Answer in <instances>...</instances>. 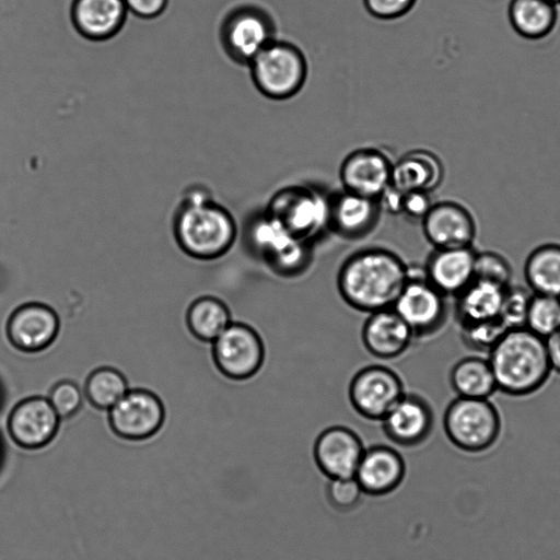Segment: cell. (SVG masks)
I'll return each mask as SVG.
<instances>
[{"instance_id": "cell-27", "label": "cell", "mask_w": 560, "mask_h": 560, "mask_svg": "<svg viewBox=\"0 0 560 560\" xmlns=\"http://www.w3.org/2000/svg\"><path fill=\"white\" fill-rule=\"evenodd\" d=\"M527 288L535 294L560 296V244L535 247L524 262Z\"/></svg>"}, {"instance_id": "cell-2", "label": "cell", "mask_w": 560, "mask_h": 560, "mask_svg": "<svg viewBox=\"0 0 560 560\" xmlns=\"http://www.w3.org/2000/svg\"><path fill=\"white\" fill-rule=\"evenodd\" d=\"M173 232L178 246L192 258L212 260L225 255L237 237L231 212L199 184L188 186L175 210Z\"/></svg>"}, {"instance_id": "cell-26", "label": "cell", "mask_w": 560, "mask_h": 560, "mask_svg": "<svg viewBox=\"0 0 560 560\" xmlns=\"http://www.w3.org/2000/svg\"><path fill=\"white\" fill-rule=\"evenodd\" d=\"M508 18L516 34L525 39L538 40L556 27L558 10L548 0H510Z\"/></svg>"}, {"instance_id": "cell-19", "label": "cell", "mask_w": 560, "mask_h": 560, "mask_svg": "<svg viewBox=\"0 0 560 560\" xmlns=\"http://www.w3.org/2000/svg\"><path fill=\"white\" fill-rule=\"evenodd\" d=\"M476 249L472 246L433 248L427 258V280L443 295H458L474 279Z\"/></svg>"}, {"instance_id": "cell-37", "label": "cell", "mask_w": 560, "mask_h": 560, "mask_svg": "<svg viewBox=\"0 0 560 560\" xmlns=\"http://www.w3.org/2000/svg\"><path fill=\"white\" fill-rule=\"evenodd\" d=\"M417 0H363L366 11L381 20H393L408 13Z\"/></svg>"}, {"instance_id": "cell-5", "label": "cell", "mask_w": 560, "mask_h": 560, "mask_svg": "<svg viewBox=\"0 0 560 560\" xmlns=\"http://www.w3.org/2000/svg\"><path fill=\"white\" fill-rule=\"evenodd\" d=\"M252 80L268 98L282 101L298 94L308 72L302 50L292 43H269L249 63Z\"/></svg>"}, {"instance_id": "cell-38", "label": "cell", "mask_w": 560, "mask_h": 560, "mask_svg": "<svg viewBox=\"0 0 560 560\" xmlns=\"http://www.w3.org/2000/svg\"><path fill=\"white\" fill-rule=\"evenodd\" d=\"M433 206L430 192L411 190L405 192L402 213L413 220H422Z\"/></svg>"}, {"instance_id": "cell-15", "label": "cell", "mask_w": 560, "mask_h": 560, "mask_svg": "<svg viewBox=\"0 0 560 560\" xmlns=\"http://www.w3.org/2000/svg\"><path fill=\"white\" fill-rule=\"evenodd\" d=\"M421 224L423 235L433 248L472 246L477 233L471 212L452 200L433 203Z\"/></svg>"}, {"instance_id": "cell-14", "label": "cell", "mask_w": 560, "mask_h": 560, "mask_svg": "<svg viewBox=\"0 0 560 560\" xmlns=\"http://www.w3.org/2000/svg\"><path fill=\"white\" fill-rule=\"evenodd\" d=\"M59 327V317L51 307L33 302L13 311L5 331L15 349L33 353L48 348L57 338Z\"/></svg>"}, {"instance_id": "cell-42", "label": "cell", "mask_w": 560, "mask_h": 560, "mask_svg": "<svg viewBox=\"0 0 560 560\" xmlns=\"http://www.w3.org/2000/svg\"><path fill=\"white\" fill-rule=\"evenodd\" d=\"M1 462H2V445H1V442H0V465H1Z\"/></svg>"}, {"instance_id": "cell-30", "label": "cell", "mask_w": 560, "mask_h": 560, "mask_svg": "<svg viewBox=\"0 0 560 560\" xmlns=\"http://www.w3.org/2000/svg\"><path fill=\"white\" fill-rule=\"evenodd\" d=\"M128 392L125 376L116 369L103 366L86 378L84 394L97 409H110Z\"/></svg>"}, {"instance_id": "cell-33", "label": "cell", "mask_w": 560, "mask_h": 560, "mask_svg": "<svg viewBox=\"0 0 560 560\" xmlns=\"http://www.w3.org/2000/svg\"><path fill=\"white\" fill-rule=\"evenodd\" d=\"M532 295L528 288L518 284L506 287L499 318L508 329L525 327Z\"/></svg>"}, {"instance_id": "cell-10", "label": "cell", "mask_w": 560, "mask_h": 560, "mask_svg": "<svg viewBox=\"0 0 560 560\" xmlns=\"http://www.w3.org/2000/svg\"><path fill=\"white\" fill-rule=\"evenodd\" d=\"M401 377L390 368L372 364L359 370L350 381L348 397L363 418L381 421L405 394Z\"/></svg>"}, {"instance_id": "cell-39", "label": "cell", "mask_w": 560, "mask_h": 560, "mask_svg": "<svg viewBox=\"0 0 560 560\" xmlns=\"http://www.w3.org/2000/svg\"><path fill=\"white\" fill-rule=\"evenodd\" d=\"M128 13L143 20L155 19L166 11L170 0H125Z\"/></svg>"}, {"instance_id": "cell-22", "label": "cell", "mask_w": 560, "mask_h": 560, "mask_svg": "<svg viewBox=\"0 0 560 560\" xmlns=\"http://www.w3.org/2000/svg\"><path fill=\"white\" fill-rule=\"evenodd\" d=\"M405 462L390 446L374 445L364 450L354 472L363 492L384 495L393 492L405 477Z\"/></svg>"}, {"instance_id": "cell-6", "label": "cell", "mask_w": 560, "mask_h": 560, "mask_svg": "<svg viewBox=\"0 0 560 560\" xmlns=\"http://www.w3.org/2000/svg\"><path fill=\"white\" fill-rule=\"evenodd\" d=\"M443 428L456 447L467 453H480L498 441L501 417L489 398L457 396L444 411Z\"/></svg>"}, {"instance_id": "cell-20", "label": "cell", "mask_w": 560, "mask_h": 560, "mask_svg": "<svg viewBox=\"0 0 560 560\" xmlns=\"http://www.w3.org/2000/svg\"><path fill=\"white\" fill-rule=\"evenodd\" d=\"M361 339L370 354L392 360L408 350L415 335L392 307L369 314L362 326Z\"/></svg>"}, {"instance_id": "cell-32", "label": "cell", "mask_w": 560, "mask_h": 560, "mask_svg": "<svg viewBox=\"0 0 560 560\" xmlns=\"http://www.w3.org/2000/svg\"><path fill=\"white\" fill-rule=\"evenodd\" d=\"M460 339L466 348L488 353L508 330L500 318L459 326Z\"/></svg>"}, {"instance_id": "cell-18", "label": "cell", "mask_w": 560, "mask_h": 560, "mask_svg": "<svg viewBox=\"0 0 560 560\" xmlns=\"http://www.w3.org/2000/svg\"><path fill=\"white\" fill-rule=\"evenodd\" d=\"M381 422L385 435L392 442L400 446H416L432 432L434 416L423 397L405 393Z\"/></svg>"}, {"instance_id": "cell-43", "label": "cell", "mask_w": 560, "mask_h": 560, "mask_svg": "<svg viewBox=\"0 0 560 560\" xmlns=\"http://www.w3.org/2000/svg\"><path fill=\"white\" fill-rule=\"evenodd\" d=\"M548 1H550L551 3H553L556 5L560 4V0H548Z\"/></svg>"}, {"instance_id": "cell-13", "label": "cell", "mask_w": 560, "mask_h": 560, "mask_svg": "<svg viewBox=\"0 0 560 560\" xmlns=\"http://www.w3.org/2000/svg\"><path fill=\"white\" fill-rule=\"evenodd\" d=\"M60 419L47 398L28 397L19 401L11 410L8 432L19 446L37 450L52 441Z\"/></svg>"}, {"instance_id": "cell-28", "label": "cell", "mask_w": 560, "mask_h": 560, "mask_svg": "<svg viewBox=\"0 0 560 560\" xmlns=\"http://www.w3.org/2000/svg\"><path fill=\"white\" fill-rule=\"evenodd\" d=\"M450 384L457 396L466 398H490L498 390L488 359L477 355L465 357L453 365Z\"/></svg>"}, {"instance_id": "cell-17", "label": "cell", "mask_w": 560, "mask_h": 560, "mask_svg": "<svg viewBox=\"0 0 560 560\" xmlns=\"http://www.w3.org/2000/svg\"><path fill=\"white\" fill-rule=\"evenodd\" d=\"M365 447L350 428L332 425L319 433L314 443V459L329 479L353 477Z\"/></svg>"}, {"instance_id": "cell-8", "label": "cell", "mask_w": 560, "mask_h": 560, "mask_svg": "<svg viewBox=\"0 0 560 560\" xmlns=\"http://www.w3.org/2000/svg\"><path fill=\"white\" fill-rule=\"evenodd\" d=\"M212 358L222 375L232 381H246L261 370L266 358L265 343L253 326L232 322L212 341Z\"/></svg>"}, {"instance_id": "cell-16", "label": "cell", "mask_w": 560, "mask_h": 560, "mask_svg": "<svg viewBox=\"0 0 560 560\" xmlns=\"http://www.w3.org/2000/svg\"><path fill=\"white\" fill-rule=\"evenodd\" d=\"M393 163L380 150L361 148L341 163L339 177L343 190L376 199L390 184Z\"/></svg>"}, {"instance_id": "cell-31", "label": "cell", "mask_w": 560, "mask_h": 560, "mask_svg": "<svg viewBox=\"0 0 560 560\" xmlns=\"http://www.w3.org/2000/svg\"><path fill=\"white\" fill-rule=\"evenodd\" d=\"M525 327L545 339L557 331L560 328V296L533 293Z\"/></svg>"}, {"instance_id": "cell-40", "label": "cell", "mask_w": 560, "mask_h": 560, "mask_svg": "<svg viewBox=\"0 0 560 560\" xmlns=\"http://www.w3.org/2000/svg\"><path fill=\"white\" fill-rule=\"evenodd\" d=\"M405 192L389 184L377 198V203L381 211L390 214L402 213Z\"/></svg>"}, {"instance_id": "cell-7", "label": "cell", "mask_w": 560, "mask_h": 560, "mask_svg": "<svg viewBox=\"0 0 560 560\" xmlns=\"http://www.w3.org/2000/svg\"><path fill=\"white\" fill-rule=\"evenodd\" d=\"M266 212L295 237L311 244L329 228V198L308 187L290 186L278 190Z\"/></svg>"}, {"instance_id": "cell-23", "label": "cell", "mask_w": 560, "mask_h": 560, "mask_svg": "<svg viewBox=\"0 0 560 560\" xmlns=\"http://www.w3.org/2000/svg\"><path fill=\"white\" fill-rule=\"evenodd\" d=\"M381 213L376 199L341 191L329 199V228L347 240L366 236L375 228Z\"/></svg>"}, {"instance_id": "cell-4", "label": "cell", "mask_w": 560, "mask_h": 560, "mask_svg": "<svg viewBox=\"0 0 560 560\" xmlns=\"http://www.w3.org/2000/svg\"><path fill=\"white\" fill-rule=\"evenodd\" d=\"M245 242L276 275L282 277L298 276L312 262V244L295 237L267 212L246 223Z\"/></svg>"}, {"instance_id": "cell-41", "label": "cell", "mask_w": 560, "mask_h": 560, "mask_svg": "<svg viewBox=\"0 0 560 560\" xmlns=\"http://www.w3.org/2000/svg\"><path fill=\"white\" fill-rule=\"evenodd\" d=\"M545 340L551 369L560 374V328Z\"/></svg>"}, {"instance_id": "cell-3", "label": "cell", "mask_w": 560, "mask_h": 560, "mask_svg": "<svg viewBox=\"0 0 560 560\" xmlns=\"http://www.w3.org/2000/svg\"><path fill=\"white\" fill-rule=\"evenodd\" d=\"M498 390L522 397L541 388L552 369L545 338L527 327L508 329L488 352Z\"/></svg>"}, {"instance_id": "cell-35", "label": "cell", "mask_w": 560, "mask_h": 560, "mask_svg": "<svg viewBox=\"0 0 560 560\" xmlns=\"http://www.w3.org/2000/svg\"><path fill=\"white\" fill-rule=\"evenodd\" d=\"M363 494L364 492L354 477L331 478L326 488L328 502L340 512L351 511L358 506Z\"/></svg>"}, {"instance_id": "cell-24", "label": "cell", "mask_w": 560, "mask_h": 560, "mask_svg": "<svg viewBox=\"0 0 560 560\" xmlns=\"http://www.w3.org/2000/svg\"><path fill=\"white\" fill-rule=\"evenodd\" d=\"M444 178V166L436 154L424 149L407 152L393 163L390 184L404 192H431Z\"/></svg>"}, {"instance_id": "cell-29", "label": "cell", "mask_w": 560, "mask_h": 560, "mask_svg": "<svg viewBox=\"0 0 560 560\" xmlns=\"http://www.w3.org/2000/svg\"><path fill=\"white\" fill-rule=\"evenodd\" d=\"M228 305L214 296H201L188 307L186 323L192 336L212 342L232 323Z\"/></svg>"}, {"instance_id": "cell-12", "label": "cell", "mask_w": 560, "mask_h": 560, "mask_svg": "<svg viewBox=\"0 0 560 560\" xmlns=\"http://www.w3.org/2000/svg\"><path fill=\"white\" fill-rule=\"evenodd\" d=\"M164 417V406L154 393L132 389L109 409L108 421L110 429L119 438L141 441L151 438L161 429Z\"/></svg>"}, {"instance_id": "cell-9", "label": "cell", "mask_w": 560, "mask_h": 560, "mask_svg": "<svg viewBox=\"0 0 560 560\" xmlns=\"http://www.w3.org/2000/svg\"><path fill=\"white\" fill-rule=\"evenodd\" d=\"M275 26L269 14L255 5H238L231 10L220 26L223 50L234 61L248 65L275 39Z\"/></svg>"}, {"instance_id": "cell-1", "label": "cell", "mask_w": 560, "mask_h": 560, "mask_svg": "<svg viewBox=\"0 0 560 560\" xmlns=\"http://www.w3.org/2000/svg\"><path fill=\"white\" fill-rule=\"evenodd\" d=\"M408 281V264L393 250L366 247L349 255L337 273L341 299L365 313L392 308Z\"/></svg>"}, {"instance_id": "cell-25", "label": "cell", "mask_w": 560, "mask_h": 560, "mask_svg": "<svg viewBox=\"0 0 560 560\" xmlns=\"http://www.w3.org/2000/svg\"><path fill=\"white\" fill-rule=\"evenodd\" d=\"M506 287L474 279L456 295L455 316L459 326L499 318Z\"/></svg>"}, {"instance_id": "cell-11", "label": "cell", "mask_w": 560, "mask_h": 560, "mask_svg": "<svg viewBox=\"0 0 560 560\" xmlns=\"http://www.w3.org/2000/svg\"><path fill=\"white\" fill-rule=\"evenodd\" d=\"M393 308L409 326L415 338L435 334L447 316L446 296L425 276L409 277Z\"/></svg>"}, {"instance_id": "cell-36", "label": "cell", "mask_w": 560, "mask_h": 560, "mask_svg": "<svg viewBox=\"0 0 560 560\" xmlns=\"http://www.w3.org/2000/svg\"><path fill=\"white\" fill-rule=\"evenodd\" d=\"M60 418H70L75 415L82 405V392L71 381L56 383L47 398Z\"/></svg>"}, {"instance_id": "cell-34", "label": "cell", "mask_w": 560, "mask_h": 560, "mask_svg": "<svg viewBox=\"0 0 560 560\" xmlns=\"http://www.w3.org/2000/svg\"><path fill=\"white\" fill-rule=\"evenodd\" d=\"M512 273V267L503 255L493 250L476 253L474 266L475 279L508 287L511 284Z\"/></svg>"}, {"instance_id": "cell-44", "label": "cell", "mask_w": 560, "mask_h": 560, "mask_svg": "<svg viewBox=\"0 0 560 560\" xmlns=\"http://www.w3.org/2000/svg\"><path fill=\"white\" fill-rule=\"evenodd\" d=\"M0 401H1V390H0Z\"/></svg>"}, {"instance_id": "cell-21", "label": "cell", "mask_w": 560, "mask_h": 560, "mask_svg": "<svg viewBox=\"0 0 560 560\" xmlns=\"http://www.w3.org/2000/svg\"><path fill=\"white\" fill-rule=\"evenodd\" d=\"M69 12L75 31L94 42L118 34L128 15L125 0H72Z\"/></svg>"}]
</instances>
